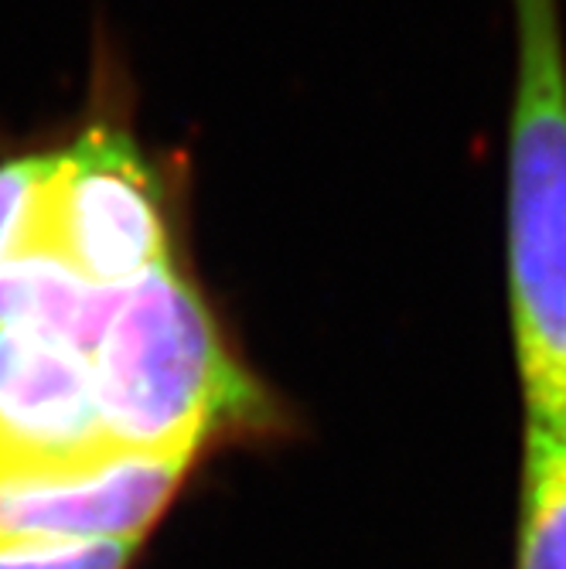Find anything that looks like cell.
Returning a JSON list of instances; mask_svg holds the SVG:
<instances>
[{"label": "cell", "instance_id": "obj_1", "mask_svg": "<svg viewBox=\"0 0 566 569\" xmlns=\"http://www.w3.org/2000/svg\"><path fill=\"white\" fill-rule=\"evenodd\" d=\"M89 366L102 430L123 450L201 463L229 447L284 440L294 427L181 256L120 290Z\"/></svg>", "mask_w": 566, "mask_h": 569}, {"label": "cell", "instance_id": "obj_2", "mask_svg": "<svg viewBox=\"0 0 566 569\" xmlns=\"http://www.w3.org/2000/svg\"><path fill=\"white\" fill-rule=\"evenodd\" d=\"M508 307L526 430L566 437V44L559 0H512Z\"/></svg>", "mask_w": 566, "mask_h": 569}, {"label": "cell", "instance_id": "obj_3", "mask_svg": "<svg viewBox=\"0 0 566 569\" xmlns=\"http://www.w3.org/2000/svg\"><path fill=\"white\" fill-rule=\"evenodd\" d=\"M28 246L51 249L99 287L178 260L165 181L127 127L96 120L66 150L44 153Z\"/></svg>", "mask_w": 566, "mask_h": 569}, {"label": "cell", "instance_id": "obj_4", "mask_svg": "<svg viewBox=\"0 0 566 569\" xmlns=\"http://www.w3.org/2000/svg\"><path fill=\"white\" fill-rule=\"evenodd\" d=\"M195 463L140 450L0 463V542L143 546Z\"/></svg>", "mask_w": 566, "mask_h": 569}, {"label": "cell", "instance_id": "obj_5", "mask_svg": "<svg viewBox=\"0 0 566 569\" xmlns=\"http://www.w3.org/2000/svg\"><path fill=\"white\" fill-rule=\"evenodd\" d=\"M110 447L89 355L24 328H0V463L69 460Z\"/></svg>", "mask_w": 566, "mask_h": 569}, {"label": "cell", "instance_id": "obj_6", "mask_svg": "<svg viewBox=\"0 0 566 569\" xmlns=\"http://www.w3.org/2000/svg\"><path fill=\"white\" fill-rule=\"evenodd\" d=\"M516 569H566V437L526 430Z\"/></svg>", "mask_w": 566, "mask_h": 569}, {"label": "cell", "instance_id": "obj_7", "mask_svg": "<svg viewBox=\"0 0 566 569\" xmlns=\"http://www.w3.org/2000/svg\"><path fill=\"white\" fill-rule=\"evenodd\" d=\"M133 542H0V569H133Z\"/></svg>", "mask_w": 566, "mask_h": 569}, {"label": "cell", "instance_id": "obj_8", "mask_svg": "<svg viewBox=\"0 0 566 569\" xmlns=\"http://www.w3.org/2000/svg\"><path fill=\"white\" fill-rule=\"evenodd\" d=\"M41 171H44V153L11 158L0 164V260H8V256H14L24 246Z\"/></svg>", "mask_w": 566, "mask_h": 569}]
</instances>
